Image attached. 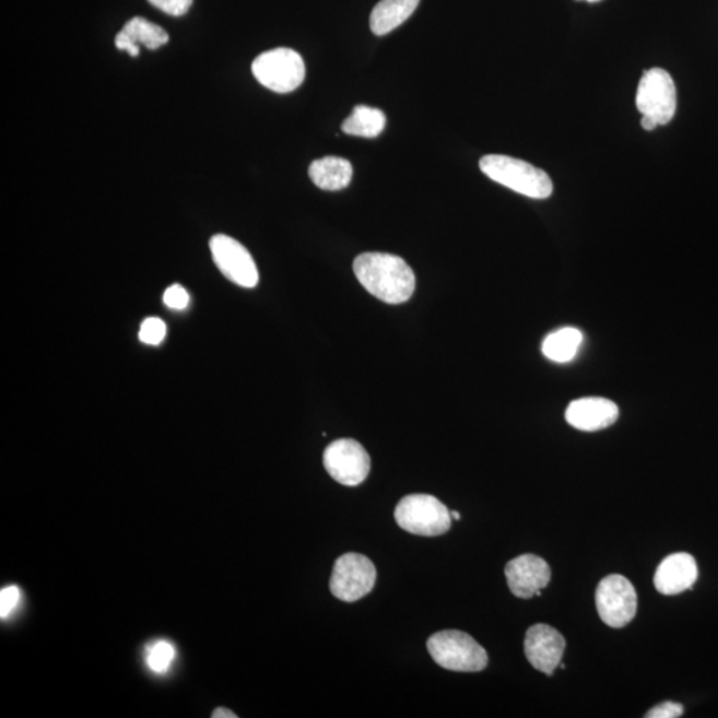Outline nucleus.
Masks as SVG:
<instances>
[{"label": "nucleus", "instance_id": "1", "mask_svg": "<svg viewBox=\"0 0 718 718\" xmlns=\"http://www.w3.org/2000/svg\"><path fill=\"white\" fill-rule=\"evenodd\" d=\"M355 278L367 292L386 304L407 303L415 291V275L401 257L369 251L353 263Z\"/></svg>", "mask_w": 718, "mask_h": 718}, {"label": "nucleus", "instance_id": "2", "mask_svg": "<svg viewBox=\"0 0 718 718\" xmlns=\"http://www.w3.org/2000/svg\"><path fill=\"white\" fill-rule=\"evenodd\" d=\"M479 168L489 179L526 198L544 200L554 192V184L550 176L523 160L505 155H487L481 158Z\"/></svg>", "mask_w": 718, "mask_h": 718}, {"label": "nucleus", "instance_id": "3", "mask_svg": "<svg viewBox=\"0 0 718 718\" xmlns=\"http://www.w3.org/2000/svg\"><path fill=\"white\" fill-rule=\"evenodd\" d=\"M427 650L438 666L454 672H481L489 664L486 649L466 632H437L428 638Z\"/></svg>", "mask_w": 718, "mask_h": 718}, {"label": "nucleus", "instance_id": "4", "mask_svg": "<svg viewBox=\"0 0 718 718\" xmlns=\"http://www.w3.org/2000/svg\"><path fill=\"white\" fill-rule=\"evenodd\" d=\"M395 518L402 530L414 535L439 537L451 527V513L433 495L414 494L399 501Z\"/></svg>", "mask_w": 718, "mask_h": 718}, {"label": "nucleus", "instance_id": "5", "mask_svg": "<svg viewBox=\"0 0 718 718\" xmlns=\"http://www.w3.org/2000/svg\"><path fill=\"white\" fill-rule=\"evenodd\" d=\"M251 72L263 87L278 94L297 90L306 75L304 59L291 48H274L259 55Z\"/></svg>", "mask_w": 718, "mask_h": 718}, {"label": "nucleus", "instance_id": "6", "mask_svg": "<svg viewBox=\"0 0 718 718\" xmlns=\"http://www.w3.org/2000/svg\"><path fill=\"white\" fill-rule=\"evenodd\" d=\"M377 569L369 557L348 552L334 563L330 578V591L337 599L354 603L373 591Z\"/></svg>", "mask_w": 718, "mask_h": 718}, {"label": "nucleus", "instance_id": "7", "mask_svg": "<svg viewBox=\"0 0 718 718\" xmlns=\"http://www.w3.org/2000/svg\"><path fill=\"white\" fill-rule=\"evenodd\" d=\"M636 107L658 126H666L676 114V85L666 70L650 69L638 83Z\"/></svg>", "mask_w": 718, "mask_h": 718}, {"label": "nucleus", "instance_id": "8", "mask_svg": "<svg viewBox=\"0 0 718 718\" xmlns=\"http://www.w3.org/2000/svg\"><path fill=\"white\" fill-rule=\"evenodd\" d=\"M597 609L603 623L623 628L637 612V593L632 582L622 575H610L599 582Z\"/></svg>", "mask_w": 718, "mask_h": 718}, {"label": "nucleus", "instance_id": "9", "mask_svg": "<svg viewBox=\"0 0 718 718\" xmlns=\"http://www.w3.org/2000/svg\"><path fill=\"white\" fill-rule=\"evenodd\" d=\"M370 457L360 442L334 440L323 452V466L329 475L343 486H360L370 472Z\"/></svg>", "mask_w": 718, "mask_h": 718}, {"label": "nucleus", "instance_id": "10", "mask_svg": "<svg viewBox=\"0 0 718 718\" xmlns=\"http://www.w3.org/2000/svg\"><path fill=\"white\" fill-rule=\"evenodd\" d=\"M210 248L214 263L226 279L248 290L259 284V269L254 257L237 239L216 235L211 238Z\"/></svg>", "mask_w": 718, "mask_h": 718}, {"label": "nucleus", "instance_id": "11", "mask_svg": "<svg viewBox=\"0 0 718 718\" xmlns=\"http://www.w3.org/2000/svg\"><path fill=\"white\" fill-rule=\"evenodd\" d=\"M566 638L548 624H537L527 631L525 652L530 664L538 671L554 676L555 669L561 666Z\"/></svg>", "mask_w": 718, "mask_h": 718}, {"label": "nucleus", "instance_id": "12", "mask_svg": "<svg viewBox=\"0 0 718 718\" xmlns=\"http://www.w3.org/2000/svg\"><path fill=\"white\" fill-rule=\"evenodd\" d=\"M506 579L509 591L520 599L539 597L549 586L551 568L544 558L526 554L513 558L506 566Z\"/></svg>", "mask_w": 718, "mask_h": 718}, {"label": "nucleus", "instance_id": "13", "mask_svg": "<svg viewBox=\"0 0 718 718\" xmlns=\"http://www.w3.org/2000/svg\"><path fill=\"white\" fill-rule=\"evenodd\" d=\"M617 420V404L600 397L576 399L569 403L566 411V421L580 432H600L612 426Z\"/></svg>", "mask_w": 718, "mask_h": 718}, {"label": "nucleus", "instance_id": "14", "mask_svg": "<svg viewBox=\"0 0 718 718\" xmlns=\"http://www.w3.org/2000/svg\"><path fill=\"white\" fill-rule=\"evenodd\" d=\"M697 578L698 568L695 557L686 552H678L659 564L654 581L660 593L672 597L691 589Z\"/></svg>", "mask_w": 718, "mask_h": 718}, {"label": "nucleus", "instance_id": "15", "mask_svg": "<svg viewBox=\"0 0 718 718\" xmlns=\"http://www.w3.org/2000/svg\"><path fill=\"white\" fill-rule=\"evenodd\" d=\"M168 40L167 31L144 20V17L134 16L116 35L115 45L118 50L126 51L132 58H137L140 54V45L145 46L149 50H157V48L167 45Z\"/></svg>", "mask_w": 718, "mask_h": 718}, {"label": "nucleus", "instance_id": "16", "mask_svg": "<svg viewBox=\"0 0 718 718\" xmlns=\"http://www.w3.org/2000/svg\"><path fill=\"white\" fill-rule=\"evenodd\" d=\"M309 176L319 189L341 190L352 181L353 167L346 158L327 156L311 163Z\"/></svg>", "mask_w": 718, "mask_h": 718}, {"label": "nucleus", "instance_id": "17", "mask_svg": "<svg viewBox=\"0 0 718 718\" xmlns=\"http://www.w3.org/2000/svg\"><path fill=\"white\" fill-rule=\"evenodd\" d=\"M421 0H380L370 16L373 34L384 36L401 26L419 8Z\"/></svg>", "mask_w": 718, "mask_h": 718}, {"label": "nucleus", "instance_id": "18", "mask_svg": "<svg viewBox=\"0 0 718 718\" xmlns=\"http://www.w3.org/2000/svg\"><path fill=\"white\" fill-rule=\"evenodd\" d=\"M386 127V116L378 108L357 106L352 115L342 122V131L352 137L374 139L379 137Z\"/></svg>", "mask_w": 718, "mask_h": 718}, {"label": "nucleus", "instance_id": "19", "mask_svg": "<svg viewBox=\"0 0 718 718\" xmlns=\"http://www.w3.org/2000/svg\"><path fill=\"white\" fill-rule=\"evenodd\" d=\"M582 343V333L576 328H563L544 340L542 352L556 364H567L578 354Z\"/></svg>", "mask_w": 718, "mask_h": 718}, {"label": "nucleus", "instance_id": "20", "mask_svg": "<svg viewBox=\"0 0 718 718\" xmlns=\"http://www.w3.org/2000/svg\"><path fill=\"white\" fill-rule=\"evenodd\" d=\"M176 658V648L168 640L152 642L145 649V664L153 673L168 672Z\"/></svg>", "mask_w": 718, "mask_h": 718}, {"label": "nucleus", "instance_id": "21", "mask_svg": "<svg viewBox=\"0 0 718 718\" xmlns=\"http://www.w3.org/2000/svg\"><path fill=\"white\" fill-rule=\"evenodd\" d=\"M167 336V325L157 317L144 319L139 331V339L145 345L157 346Z\"/></svg>", "mask_w": 718, "mask_h": 718}, {"label": "nucleus", "instance_id": "22", "mask_svg": "<svg viewBox=\"0 0 718 718\" xmlns=\"http://www.w3.org/2000/svg\"><path fill=\"white\" fill-rule=\"evenodd\" d=\"M21 589L16 586L5 587L0 591V617L8 619L21 601Z\"/></svg>", "mask_w": 718, "mask_h": 718}, {"label": "nucleus", "instance_id": "23", "mask_svg": "<svg viewBox=\"0 0 718 718\" xmlns=\"http://www.w3.org/2000/svg\"><path fill=\"white\" fill-rule=\"evenodd\" d=\"M164 304L168 306L169 309L174 310H184L189 305V294L184 287L179 284H175L168 287L164 293Z\"/></svg>", "mask_w": 718, "mask_h": 718}, {"label": "nucleus", "instance_id": "24", "mask_svg": "<svg viewBox=\"0 0 718 718\" xmlns=\"http://www.w3.org/2000/svg\"><path fill=\"white\" fill-rule=\"evenodd\" d=\"M153 8L172 16L186 15L193 0H149Z\"/></svg>", "mask_w": 718, "mask_h": 718}, {"label": "nucleus", "instance_id": "25", "mask_svg": "<svg viewBox=\"0 0 718 718\" xmlns=\"http://www.w3.org/2000/svg\"><path fill=\"white\" fill-rule=\"evenodd\" d=\"M683 705L679 703L667 702L656 705L655 708L648 710L647 718H678L683 716Z\"/></svg>", "mask_w": 718, "mask_h": 718}, {"label": "nucleus", "instance_id": "26", "mask_svg": "<svg viewBox=\"0 0 718 718\" xmlns=\"http://www.w3.org/2000/svg\"><path fill=\"white\" fill-rule=\"evenodd\" d=\"M212 717L213 718H236L237 716L233 715V711H231L229 709L219 708V709L213 711Z\"/></svg>", "mask_w": 718, "mask_h": 718}, {"label": "nucleus", "instance_id": "27", "mask_svg": "<svg viewBox=\"0 0 718 718\" xmlns=\"http://www.w3.org/2000/svg\"><path fill=\"white\" fill-rule=\"evenodd\" d=\"M642 127H643L644 130H646V131H654V130H656V128H658L659 126L656 125V122H655L652 119H649V118H646V116H643V118H642Z\"/></svg>", "mask_w": 718, "mask_h": 718}, {"label": "nucleus", "instance_id": "28", "mask_svg": "<svg viewBox=\"0 0 718 718\" xmlns=\"http://www.w3.org/2000/svg\"><path fill=\"white\" fill-rule=\"evenodd\" d=\"M451 518H454V519H456V520H459V519H460V515H459L457 511H451Z\"/></svg>", "mask_w": 718, "mask_h": 718}, {"label": "nucleus", "instance_id": "29", "mask_svg": "<svg viewBox=\"0 0 718 718\" xmlns=\"http://www.w3.org/2000/svg\"><path fill=\"white\" fill-rule=\"evenodd\" d=\"M586 2H589V3H597V2H600V0H586Z\"/></svg>", "mask_w": 718, "mask_h": 718}]
</instances>
